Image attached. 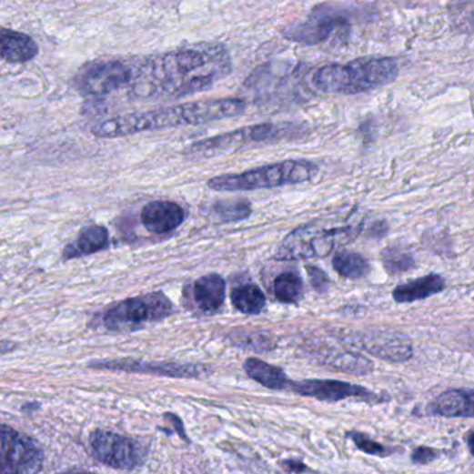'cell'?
I'll use <instances>...</instances> for the list:
<instances>
[{"instance_id":"1","label":"cell","mask_w":474,"mask_h":474,"mask_svg":"<svg viewBox=\"0 0 474 474\" xmlns=\"http://www.w3.org/2000/svg\"><path fill=\"white\" fill-rule=\"evenodd\" d=\"M231 68L230 54L220 45L181 47L141 57L138 78L127 94L134 101H173L207 91L227 77Z\"/></svg>"},{"instance_id":"2","label":"cell","mask_w":474,"mask_h":474,"mask_svg":"<svg viewBox=\"0 0 474 474\" xmlns=\"http://www.w3.org/2000/svg\"><path fill=\"white\" fill-rule=\"evenodd\" d=\"M247 109V102L239 97L173 105L147 112L106 118L95 124L91 133L96 138H121L149 131L202 126L213 121L227 120L244 115Z\"/></svg>"},{"instance_id":"3","label":"cell","mask_w":474,"mask_h":474,"mask_svg":"<svg viewBox=\"0 0 474 474\" xmlns=\"http://www.w3.org/2000/svg\"><path fill=\"white\" fill-rule=\"evenodd\" d=\"M399 66L392 57H368L347 65H326L313 73L312 84L324 94L357 95L394 83Z\"/></svg>"},{"instance_id":"4","label":"cell","mask_w":474,"mask_h":474,"mask_svg":"<svg viewBox=\"0 0 474 474\" xmlns=\"http://www.w3.org/2000/svg\"><path fill=\"white\" fill-rule=\"evenodd\" d=\"M318 167L309 160H284L238 174H224L210 178L207 187L213 191L239 192L277 188L308 183L316 177Z\"/></svg>"},{"instance_id":"5","label":"cell","mask_w":474,"mask_h":474,"mask_svg":"<svg viewBox=\"0 0 474 474\" xmlns=\"http://www.w3.org/2000/svg\"><path fill=\"white\" fill-rule=\"evenodd\" d=\"M141 57L99 59L84 66L76 74L74 88L83 96H106L130 88L138 78Z\"/></svg>"},{"instance_id":"6","label":"cell","mask_w":474,"mask_h":474,"mask_svg":"<svg viewBox=\"0 0 474 474\" xmlns=\"http://www.w3.org/2000/svg\"><path fill=\"white\" fill-rule=\"evenodd\" d=\"M173 313L170 299L162 292H152L113 305L104 313L102 323L110 331H134Z\"/></svg>"},{"instance_id":"7","label":"cell","mask_w":474,"mask_h":474,"mask_svg":"<svg viewBox=\"0 0 474 474\" xmlns=\"http://www.w3.org/2000/svg\"><path fill=\"white\" fill-rule=\"evenodd\" d=\"M351 30V21L348 20L339 5L323 4L316 6L304 20L291 24L283 31V36L295 44L316 46L328 41L334 33L347 34Z\"/></svg>"},{"instance_id":"8","label":"cell","mask_w":474,"mask_h":474,"mask_svg":"<svg viewBox=\"0 0 474 474\" xmlns=\"http://www.w3.org/2000/svg\"><path fill=\"white\" fill-rule=\"evenodd\" d=\"M352 231V227L326 228L316 223L307 224L284 238L278 247L276 259L301 260L328 257L336 247L337 238Z\"/></svg>"},{"instance_id":"9","label":"cell","mask_w":474,"mask_h":474,"mask_svg":"<svg viewBox=\"0 0 474 474\" xmlns=\"http://www.w3.org/2000/svg\"><path fill=\"white\" fill-rule=\"evenodd\" d=\"M283 134V128L280 126H276V124H254V126L238 128V130L230 131V133L220 134V136H212V138L194 142L188 147V154L199 155V156L224 154V152L236 151L244 145L274 141V139L281 138Z\"/></svg>"},{"instance_id":"10","label":"cell","mask_w":474,"mask_h":474,"mask_svg":"<svg viewBox=\"0 0 474 474\" xmlns=\"http://www.w3.org/2000/svg\"><path fill=\"white\" fill-rule=\"evenodd\" d=\"M2 473L31 474L38 473L44 463L41 448L23 434L2 426Z\"/></svg>"},{"instance_id":"11","label":"cell","mask_w":474,"mask_h":474,"mask_svg":"<svg viewBox=\"0 0 474 474\" xmlns=\"http://www.w3.org/2000/svg\"><path fill=\"white\" fill-rule=\"evenodd\" d=\"M91 454L97 462L110 468L133 470L141 462L136 442L120 434L96 430L89 436Z\"/></svg>"},{"instance_id":"12","label":"cell","mask_w":474,"mask_h":474,"mask_svg":"<svg viewBox=\"0 0 474 474\" xmlns=\"http://www.w3.org/2000/svg\"><path fill=\"white\" fill-rule=\"evenodd\" d=\"M96 370L124 371V373L155 374L173 378H197L207 376L210 368L194 363L144 362L136 359H105L89 362Z\"/></svg>"},{"instance_id":"13","label":"cell","mask_w":474,"mask_h":474,"mask_svg":"<svg viewBox=\"0 0 474 474\" xmlns=\"http://www.w3.org/2000/svg\"><path fill=\"white\" fill-rule=\"evenodd\" d=\"M292 389L304 397L316 398L318 401L338 402L358 398L368 404H380L386 398L374 394L365 387L338 380H304L292 384Z\"/></svg>"},{"instance_id":"14","label":"cell","mask_w":474,"mask_h":474,"mask_svg":"<svg viewBox=\"0 0 474 474\" xmlns=\"http://www.w3.org/2000/svg\"><path fill=\"white\" fill-rule=\"evenodd\" d=\"M186 212L180 205L170 201H154L145 205L141 220L146 230L155 234H167L183 224Z\"/></svg>"},{"instance_id":"15","label":"cell","mask_w":474,"mask_h":474,"mask_svg":"<svg viewBox=\"0 0 474 474\" xmlns=\"http://www.w3.org/2000/svg\"><path fill=\"white\" fill-rule=\"evenodd\" d=\"M39 55L35 39L20 31L2 28L0 30V56L10 65L33 62Z\"/></svg>"},{"instance_id":"16","label":"cell","mask_w":474,"mask_h":474,"mask_svg":"<svg viewBox=\"0 0 474 474\" xmlns=\"http://www.w3.org/2000/svg\"><path fill=\"white\" fill-rule=\"evenodd\" d=\"M429 412L442 418L474 419V388L448 389L437 397Z\"/></svg>"},{"instance_id":"17","label":"cell","mask_w":474,"mask_h":474,"mask_svg":"<svg viewBox=\"0 0 474 474\" xmlns=\"http://www.w3.org/2000/svg\"><path fill=\"white\" fill-rule=\"evenodd\" d=\"M362 344L368 354L389 362H405L413 354L409 342L398 334H368L363 338Z\"/></svg>"},{"instance_id":"18","label":"cell","mask_w":474,"mask_h":474,"mask_svg":"<svg viewBox=\"0 0 474 474\" xmlns=\"http://www.w3.org/2000/svg\"><path fill=\"white\" fill-rule=\"evenodd\" d=\"M192 298L201 312L216 313L224 304L226 281L218 274H207L195 281Z\"/></svg>"},{"instance_id":"19","label":"cell","mask_w":474,"mask_h":474,"mask_svg":"<svg viewBox=\"0 0 474 474\" xmlns=\"http://www.w3.org/2000/svg\"><path fill=\"white\" fill-rule=\"evenodd\" d=\"M444 288L445 280L439 274H429L424 277L398 286L392 291V298L398 304H410L439 294Z\"/></svg>"},{"instance_id":"20","label":"cell","mask_w":474,"mask_h":474,"mask_svg":"<svg viewBox=\"0 0 474 474\" xmlns=\"http://www.w3.org/2000/svg\"><path fill=\"white\" fill-rule=\"evenodd\" d=\"M109 247V231L104 226H91L84 228L78 236L77 241L68 245L63 252V259L70 260L74 257H86L96 254Z\"/></svg>"},{"instance_id":"21","label":"cell","mask_w":474,"mask_h":474,"mask_svg":"<svg viewBox=\"0 0 474 474\" xmlns=\"http://www.w3.org/2000/svg\"><path fill=\"white\" fill-rule=\"evenodd\" d=\"M244 368L252 380L257 381L266 388L284 389L291 384L283 368L268 365L257 358H249L245 360Z\"/></svg>"},{"instance_id":"22","label":"cell","mask_w":474,"mask_h":474,"mask_svg":"<svg viewBox=\"0 0 474 474\" xmlns=\"http://www.w3.org/2000/svg\"><path fill=\"white\" fill-rule=\"evenodd\" d=\"M234 308L247 315H257L266 307V297L262 289L254 284L241 286L231 294Z\"/></svg>"},{"instance_id":"23","label":"cell","mask_w":474,"mask_h":474,"mask_svg":"<svg viewBox=\"0 0 474 474\" xmlns=\"http://www.w3.org/2000/svg\"><path fill=\"white\" fill-rule=\"evenodd\" d=\"M333 266L342 277L352 278V280L366 277L370 271L368 260L355 252H339L334 257Z\"/></svg>"},{"instance_id":"24","label":"cell","mask_w":474,"mask_h":474,"mask_svg":"<svg viewBox=\"0 0 474 474\" xmlns=\"http://www.w3.org/2000/svg\"><path fill=\"white\" fill-rule=\"evenodd\" d=\"M304 294L302 278L295 273H283L274 281V295L283 304H297Z\"/></svg>"},{"instance_id":"25","label":"cell","mask_w":474,"mask_h":474,"mask_svg":"<svg viewBox=\"0 0 474 474\" xmlns=\"http://www.w3.org/2000/svg\"><path fill=\"white\" fill-rule=\"evenodd\" d=\"M448 10L459 33H474V0H452Z\"/></svg>"},{"instance_id":"26","label":"cell","mask_w":474,"mask_h":474,"mask_svg":"<svg viewBox=\"0 0 474 474\" xmlns=\"http://www.w3.org/2000/svg\"><path fill=\"white\" fill-rule=\"evenodd\" d=\"M328 365L337 370L347 371V373L357 374V376H365V374L373 371V365L370 360L360 355L352 354V352H345V354L334 355L331 359L328 360Z\"/></svg>"},{"instance_id":"27","label":"cell","mask_w":474,"mask_h":474,"mask_svg":"<svg viewBox=\"0 0 474 474\" xmlns=\"http://www.w3.org/2000/svg\"><path fill=\"white\" fill-rule=\"evenodd\" d=\"M381 257H383L384 267L391 276L407 273L416 266L412 254L398 247H387Z\"/></svg>"},{"instance_id":"28","label":"cell","mask_w":474,"mask_h":474,"mask_svg":"<svg viewBox=\"0 0 474 474\" xmlns=\"http://www.w3.org/2000/svg\"><path fill=\"white\" fill-rule=\"evenodd\" d=\"M251 205L247 202H218L213 207V217L227 223V221L244 220L251 215Z\"/></svg>"},{"instance_id":"29","label":"cell","mask_w":474,"mask_h":474,"mask_svg":"<svg viewBox=\"0 0 474 474\" xmlns=\"http://www.w3.org/2000/svg\"><path fill=\"white\" fill-rule=\"evenodd\" d=\"M352 441L355 442L358 448H359L360 451L365 452V454L373 455V457H388V455L392 454L391 449L384 447V445L378 444V441H373V439L366 437L365 434L354 433L349 434Z\"/></svg>"},{"instance_id":"30","label":"cell","mask_w":474,"mask_h":474,"mask_svg":"<svg viewBox=\"0 0 474 474\" xmlns=\"http://www.w3.org/2000/svg\"><path fill=\"white\" fill-rule=\"evenodd\" d=\"M439 451H436L433 448L419 447L413 451L412 462L416 465H429V463L439 459Z\"/></svg>"},{"instance_id":"31","label":"cell","mask_w":474,"mask_h":474,"mask_svg":"<svg viewBox=\"0 0 474 474\" xmlns=\"http://www.w3.org/2000/svg\"><path fill=\"white\" fill-rule=\"evenodd\" d=\"M308 271H309L310 281H312V286L315 287L318 291L323 292L328 288V284H330V280H328V276L324 271H321L320 268L318 267H308Z\"/></svg>"},{"instance_id":"32","label":"cell","mask_w":474,"mask_h":474,"mask_svg":"<svg viewBox=\"0 0 474 474\" xmlns=\"http://www.w3.org/2000/svg\"><path fill=\"white\" fill-rule=\"evenodd\" d=\"M283 466H286L289 471H304L307 470V466L301 462H295V460H286L283 463Z\"/></svg>"},{"instance_id":"33","label":"cell","mask_w":474,"mask_h":474,"mask_svg":"<svg viewBox=\"0 0 474 474\" xmlns=\"http://www.w3.org/2000/svg\"><path fill=\"white\" fill-rule=\"evenodd\" d=\"M469 449H470L471 455L474 457V431L470 433L468 439Z\"/></svg>"}]
</instances>
